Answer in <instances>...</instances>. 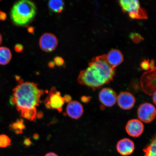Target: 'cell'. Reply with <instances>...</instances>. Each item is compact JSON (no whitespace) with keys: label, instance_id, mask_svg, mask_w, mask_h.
Listing matches in <instances>:
<instances>
[{"label":"cell","instance_id":"14","mask_svg":"<svg viewBox=\"0 0 156 156\" xmlns=\"http://www.w3.org/2000/svg\"><path fill=\"white\" fill-rule=\"evenodd\" d=\"M106 56L107 62L113 68H115L123 61V56L121 52L116 49L111 50Z\"/></svg>","mask_w":156,"mask_h":156},{"label":"cell","instance_id":"32","mask_svg":"<svg viewBox=\"0 0 156 156\" xmlns=\"http://www.w3.org/2000/svg\"><path fill=\"white\" fill-rule=\"evenodd\" d=\"M153 101L154 104H156V92L153 95Z\"/></svg>","mask_w":156,"mask_h":156},{"label":"cell","instance_id":"22","mask_svg":"<svg viewBox=\"0 0 156 156\" xmlns=\"http://www.w3.org/2000/svg\"><path fill=\"white\" fill-rule=\"evenodd\" d=\"M141 67L142 69L148 70L150 69V62L149 60H144L141 64Z\"/></svg>","mask_w":156,"mask_h":156},{"label":"cell","instance_id":"26","mask_svg":"<svg viewBox=\"0 0 156 156\" xmlns=\"http://www.w3.org/2000/svg\"><path fill=\"white\" fill-rule=\"evenodd\" d=\"M90 99L91 98L89 97L83 96L81 97V101L83 103H87L90 101Z\"/></svg>","mask_w":156,"mask_h":156},{"label":"cell","instance_id":"27","mask_svg":"<svg viewBox=\"0 0 156 156\" xmlns=\"http://www.w3.org/2000/svg\"><path fill=\"white\" fill-rule=\"evenodd\" d=\"M24 144L27 146H29L32 144V142L29 138H27L24 140Z\"/></svg>","mask_w":156,"mask_h":156},{"label":"cell","instance_id":"34","mask_svg":"<svg viewBox=\"0 0 156 156\" xmlns=\"http://www.w3.org/2000/svg\"><path fill=\"white\" fill-rule=\"evenodd\" d=\"M38 137L39 136L38 135V134H34V139H38Z\"/></svg>","mask_w":156,"mask_h":156},{"label":"cell","instance_id":"20","mask_svg":"<svg viewBox=\"0 0 156 156\" xmlns=\"http://www.w3.org/2000/svg\"><path fill=\"white\" fill-rule=\"evenodd\" d=\"M130 38L135 43L140 42L143 38L141 35L136 33H131L130 34Z\"/></svg>","mask_w":156,"mask_h":156},{"label":"cell","instance_id":"12","mask_svg":"<svg viewBox=\"0 0 156 156\" xmlns=\"http://www.w3.org/2000/svg\"><path fill=\"white\" fill-rule=\"evenodd\" d=\"M135 145L134 142L129 138H124L119 141L116 145L117 151L123 156L129 155L133 153Z\"/></svg>","mask_w":156,"mask_h":156},{"label":"cell","instance_id":"10","mask_svg":"<svg viewBox=\"0 0 156 156\" xmlns=\"http://www.w3.org/2000/svg\"><path fill=\"white\" fill-rule=\"evenodd\" d=\"M117 102L119 107L122 110H129L135 105L136 99L131 93L123 91L117 96Z\"/></svg>","mask_w":156,"mask_h":156},{"label":"cell","instance_id":"13","mask_svg":"<svg viewBox=\"0 0 156 156\" xmlns=\"http://www.w3.org/2000/svg\"><path fill=\"white\" fill-rule=\"evenodd\" d=\"M66 112L70 118L78 119L83 114V106L80 103L77 101H72L68 103L66 108Z\"/></svg>","mask_w":156,"mask_h":156},{"label":"cell","instance_id":"2","mask_svg":"<svg viewBox=\"0 0 156 156\" xmlns=\"http://www.w3.org/2000/svg\"><path fill=\"white\" fill-rule=\"evenodd\" d=\"M115 74V68L109 64L104 55L93 58L88 67L80 73L78 81L95 89L112 81Z\"/></svg>","mask_w":156,"mask_h":156},{"label":"cell","instance_id":"29","mask_svg":"<svg viewBox=\"0 0 156 156\" xmlns=\"http://www.w3.org/2000/svg\"><path fill=\"white\" fill-rule=\"evenodd\" d=\"M55 65V64L53 61H51L48 64V67L51 68H54Z\"/></svg>","mask_w":156,"mask_h":156},{"label":"cell","instance_id":"5","mask_svg":"<svg viewBox=\"0 0 156 156\" xmlns=\"http://www.w3.org/2000/svg\"><path fill=\"white\" fill-rule=\"evenodd\" d=\"M44 103L47 108L56 110L60 113L63 110V106L65 102L61 93L56 90L55 87H52Z\"/></svg>","mask_w":156,"mask_h":156},{"label":"cell","instance_id":"4","mask_svg":"<svg viewBox=\"0 0 156 156\" xmlns=\"http://www.w3.org/2000/svg\"><path fill=\"white\" fill-rule=\"evenodd\" d=\"M119 4L122 10L128 13L130 18L144 19L147 17L145 9L142 8L137 0H121Z\"/></svg>","mask_w":156,"mask_h":156},{"label":"cell","instance_id":"3","mask_svg":"<svg viewBox=\"0 0 156 156\" xmlns=\"http://www.w3.org/2000/svg\"><path fill=\"white\" fill-rule=\"evenodd\" d=\"M36 12V5L34 2L22 0L13 5L11 12V17L15 25L25 26L34 19Z\"/></svg>","mask_w":156,"mask_h":156},{"label":"cell","instance_id":"23","mask_svg":"<svg viewBox=\"0 0 156 156\" xmlns=\"http://www.w3.org/2000/svg\"><path fill=\"white\" fill-rule=\"evenodd\" d=\"M14 48L16 51L18 53H20L23 51L24 47L23 45L18 44L15 45Z\"/></svg>","mask_w":156,"mask_h":156},{"label":"cell","instance_id":"8","mask_svg":"<svg viewBox=\"0 0 156 156\" xmlns=\"http://www.w3.org/2000/svg\"><path fill=\"white\" fill-rule=\"evenodd\" d=\"M58 44V40L55 35L47 33L41 36L39 45L41 50L46 52H51L55 49Z\"/></svg>","mask_w":156,"mask_h":156},{"label":"cell","instance_id":"31","mask_svg":"<svg viewBox=\"0 0 156 156\" xmlns=\"http://www.w3.org/2000/svg\"><path fill=\"white\" fill-rule=\"evenodd\" d=\"M45 156H58L55 153H49L47 154Z\"/></svg>","mask_w":156,"mask_h":156},{"label":"cell","instance_id":"25","mask_svg":"<svg viewBox=\"0 0 156 156\" xmlns=\"http://www.w3.org/2000/svg\"><path fill=\"white\" fill-rule=\"evenodd\" d=\"M63 98L65 103H69L72 101V98L70 95H65Z\"/></svg>","mask_w":156,"mask_h":156},{"label":"cell","instance_id":"16","mask_svg":"<svg viewBox=\"0 0 156 156\" xmlns=\"http://www.w3.org/2000/svg\"><path fill=\"white\" fill-rule=\"evenodd\" d=\"M48 6L52 11L60 13L63 10L64 3V2L61 0H51L49 1Z\"/></svg>","mask_w":156,"mask_h":156},{"label":"cell","instance_id":"24","mask_svg":"<svg viewBox=\"0 0 156 156\" xmlns=\"http://www.w3.org/2000/svg\"><path fill=\"white\" fill-rule=\"evenodd\" d=\"M6 13L4 12L0 11V20L5 21L7 19Z\"/></svg>","mask_w":156,"mask_h":156},{"label":"cell","instance_id":"19","mask_svg":"<svg viewBox=\"0 0 156 156\" xmlns=\"http://www.w3.org/2000/svg\"><path fill=\"white\" fill-rule=\"evenodd\" d=\"M11 145L10 138L5 134L0 135V147L6 148Z\"/></svg>","mask_w":156,"mask_h":156},{"label":"cell","instance_id":"28","mask_svg":"<svg viewBox=\"0 0 156 156\" xmlns=\"http://www.w3.org/2000/svg\"><path fill=\"white\" fill-rule=\"evenodd\" d=\"M150 69L151 70H153L155 69V61L154 60H152L150 62Z\"/></svg>","mask_w":156,"mask_h":156},{"label":"cell","instance_id":"33","mask_svg":"<svg viewBox=\"0 0 156 156\" xmlns=\"http://www.w3.org/2000/svg\"><path fill=\"white\" fill-rule=\"evenodd\" d=\"M3 37L2 34H0V45H1L2 42Z\"/></svg>","mask_w":156,"mask_h":156},{"label":"cell","instance_id":"30","mask_svg":"<svg viewBox=\"0 0 156 156\" xmlns=\"http://www.w3.org/2000/svg\"><path fill=\"white\" fill-rule=\"evenodd\" d=\"M28 31L30 34H34V28L33 27H29L28 28Z\"/></svg>","mask_w":156,"mask_h":156},{"label":"cell","instance_id":"15","mask_svg":"<svg viewBox=\"0 0 156 156\" xmlns=\"http://www.w3.org/2000/svg\"><path fill=\"white\" fill-rule=\"evenodd\" d=\"M12 55L10 50L5 47H0V64L5 65L11 61Z\"/></svg>","mask_w":156,"mask_h":156},{"label":"cell","instance_id":"18","mask_svg":"<svg viewBox=\"0 0 156 156\" xmlns=\"http://www.w3.org/2000/svg\"><path fill=\"white\" fill-rule=\"evenodd\" d=\"M156 138L152 140L151 143L144 150V156H156Z\"/></svg>","mask_w":156,"mask_h":156},{"label":"cell","instance_id":"17","mask_svg":"<svg viewBox=\"0 0 156 156\" xmlns=\"http://www.w3.org/2000/svg\"><path fill=\"white\" fill-rule=\"evenodd\" d=\"M25 126L22 119L17 120L16 122L10 125L9 129L17 134L22 133L23 130L25 129Z\"/></svg>","mask_w":156,"mask_h":156},{"label":"cell","instance_id":"7","mask_svg":"<svg viewBox=\"0 0 156 156\" xmlns=\"http://www.w3.org/2000/svg\"><path fill=\"white\" fill-rule=\"evenodd\" d=\"M155 69L146 72L142 76L141 79V87L144 92L153 95L156 92Z\"/></svg>","mask_w":156,"mask_h":156},{"label":"cell","instance_id":"21","mask_svg":"<svg viewBox=\"0 0 156 156\" xmlns=\"http://www.w3.org/2000/svg\"><path fill=\"white\" fill-rule=\"evenodd\" d=\"M54 62L56 66L60 67L63 66L64 64V61L63 58L60 56H56L54 59Z\"/></svg>","mask_w":156,"mask_h":156},{"label":"cell","instance_id":"9","mask_svg":"<svg viewBox=\"0 0 156 156\" xmlns=\"http://www.w3.org/2000/svg\"><path fill=\"white\" fill-rule=\"evenodd\" d=\"M117 99L116 93L110 88H105L99 93V100L105 107L113 106L117 102Z\"/></svg>","mask_w":156,"mask_h":156},{"label":"cell","instance_id":"1","mask_svg":"<svg viewBox=\"0 0 156 156\" xmlns=\"http://www.w3.org/2000/svg\"><path fill=\"white\" fill-rule=\"evenodd\" d=\"M13 91V96L10 100L11 105H16L21 117L35 121L37 118L36 107L41 103V97L48 91L40 89L36 83L20 80Z\"/></svg>","mask_w":156,"mask_h":156},{"label":"cell","instance_id":"6","mask_svg":"<svg viewBox=\"0 0 156 156\" xmlns=\"http://www.w3.org/2000/svg\"><path fill=\"white\" fill-rule=\"evenodd\" d=\"M156 114L155 107L151 103H143L138 109L137 115L139 120L146 123L153 122L155 118Z\"/></svg>","mask_w":156,"mask_h":156},{"label":"cell","instance_id":"11","mask_svg":"<svg viewBox=\"0 0 156 156\" xmlns=\"http://www.w3.org/2000/svg\"><path fill=\"white\" fill-rule=\"evenodd\" d=\"M144 126L143 123L137 119H132L129 121L126 126V131L130 136L138 137L144 132Z\"/></svg>","mask_w":156,"mask_h":156}]
</instances>
